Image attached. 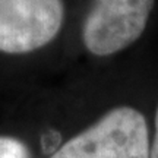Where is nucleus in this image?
I'll return each instance as SVG.
<instances>
[{"mask_svg":"<svg viewBox=\"0 0 158 158\" xmlns=\"http://www.w3.org/2000/svg\"><path fill=\"white\" fill-rule=\"evenodd\" d=\"M50 158H151L147 120L135 108L116 107Z\"/></svg>","mask_w":158,"mask_h":158,"instance_id":"1","label":"nucleus"},{"mask_svg":"<svg viewBox=\"0 0 158 158\" xmlns=\"http://www.w3.org/2000/svg\"><path fill=\"white\" fill-rule=\"evenodd\" d=\"M155 0H94L82 27L86 50L110 56L123 50L147 28Z\"/></svg>","mask_w":158,"mask_h":158,"instance_id":"2","label":"nucleus"},{"mask_svg":"<svg viewBox=\"0 0 158 158\" xmlns=\"http://www.w3.org/2000/svg\"><path fill=\"white\" fill-rule=\"evenodd\" d=\"M63 18V0H0V51L22 54L44 47Z\"/></svg>","mask_w":158,"mask_h":158,"instance_id":"3","label":"nucleus"},{"mask_svg":"<svg viewBox=\"0 0 158 158\" xmlns=\"http://www.w3.org/2000/svg\"><path fill=\"white\" fill-rule=\"evenodd\" d=\"M0 158H29V152L21 141L0 136Z\"/></svg>","mask_w":158,"mask_h":158,"instance_id":"4","label":"nucleus"},{"mask_svg":"<svg viewBox=\"0 0 158 158\" xmlns=\"http://www.w3.org/2000/svg\"><path fill=\"white\" fill-rule=\"evenodd\" d=\"M151 158H158V107L155 113V133L151 142Z\"/></svg>","mask_w":158,"mask_h":158,"instance_id":"5","label":"nucleus"}]
</instances>
